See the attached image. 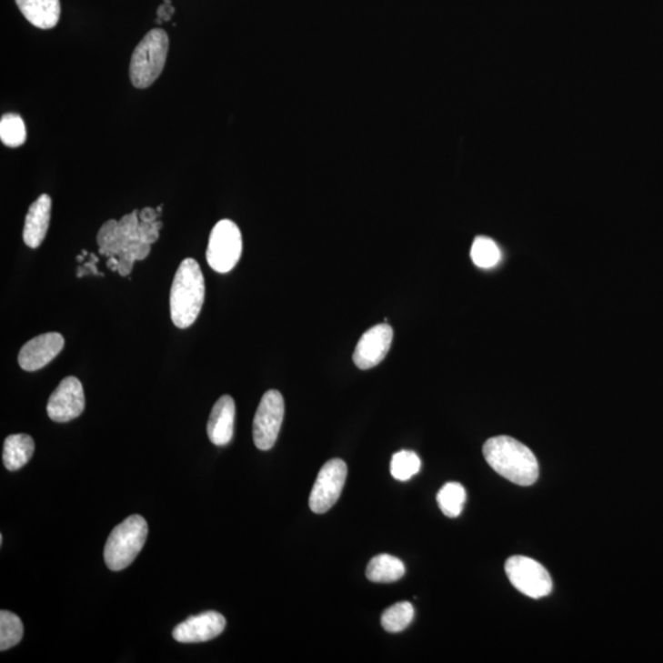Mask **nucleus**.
<instances>
[{
  "mask_svg": "<svg viewBox=\"0 0 663 663\" xmlns=\"http://www.w3.org/2000/svg\"><path fill=\"white\" fill-rule=\"evenodd\" d=\"M118 258V272L122 276H128L131 273L133 266H135L136 258L133 257L128 252H121L117 256Z\"/></svg>",
  "mask_w": 663,
  "mask_h": 663,
  "instance_id": "obj_25",
  "label": "nucleus"
},
{
  "mask_svg": "<svg viewBox=\"0 0 663 663\" xmlns=\"http://www.w3.org/2000/svg\"><path fill=\"white\" fill-rule=\"evenodd\" d=\"M0 139L9 147H17L26 142V126L16 114L5 115L0 121Z\"/></svg>",
  "mask_w": 663,
  "mask_h": 663,
  "instance_id": "obj_22",
  "label": "nucleus"
},
{
  "mask_svg": "<svg viewBox=\"0 0 663 663\" xmlns=\"http://www.w3.org/2000/svg\"><path fill=\"white\" fill-rule=\"evenodd\" d=\"M414 608L412 603L399 602L386 609L381 617V624L388 633H399L412 623Z\"/></svg>",
  "mask_w": 663,
  "mask_h": 663,
  "instance_id": "obj_19",
  "label": "nucleus"
},
{
  "mask_svg": "<svg viewBox=\"0 0 663 663\" xmlns=\"http://www.w3.org/2000/svg\"><path fill=\"white\" fill-rule=\"evenodd\" d=\"M393 328L388 324H380L367 329L354 350V364L361 370L377 367L391 348Z\"/></svg>",
  "mask_w": 663,
  "mask_h": 663,
  "instance_id": "obj_10",
  "label": "nucleus"
},
{
  "mask_svg": "<svg viewBox=\"0 0 663 663\" xmlns=\"http://www.w3.org/2000/svg\"><path fill=\"white\" fill-rule=\"evenodd\" d=\"M437 499L442 514L450 518L458 517L467 499L465 487L459 483H447L438 491Z\"/></svg>",
  "mask_w": 663,
  "mask_h": 663,
  "instance_id": "obj_18",
  "label": "nucleus"
},
{
  "mask_svg": "<svg viewBox=\"0 0 663 663\" xmlns=\"http://www.w3.org/2000/svg\"><path fill=\"white\" fill-rule=\"evenodd\" d=\"M406 567L398 558L380 554L370 560L367 568V578L373 582L388 584L405 577Z\"/></svg>",
  "mask_w": 663,
  "mask_h": 663,
  "instance_id": "obj_17",
  "label": "nucleus"
},
{
  "mask_svg": "<svg viewBox=\"0 0 663 663\" xmlns=\"http://www.w3.org/2000/svg\"><path fill=\"white\" fill-rule=\"evenodd\" d=\"M284 398L276 389L263 396L254 419V441L258 450L268 451L275 447L284 419Z\"/></svg>",
  "mask_w": 663,
  "mask_h": 663,
  "instance_id": "obj_7",
  "label": "nucleus"
},
{
  "mask_svg": "<svg viewBox=\"0 0 663 663\" xmlns=\"http://www.w3.org/2000/svg\"><path fill=\"white\" fill-rule=\"evenodd\" d=\"M65 338L57 332L45 333L29 340L19 353L20 367L25 371H37L51 363L62 349Z\"/></svg>",
  "mask_w": 663,
  "mask_h": 663,
  "instance_id": "obj_12",
  "label": "nucleus"
},
{
  "mask_svg": "<svg viewBox=\"0 0 663 663\" xmlns=\"http://www.w3.org/2000/svg\"><path fill=\"white\" fill-rule=\"evenodd\" d=\"M168 45L166 31L154 29L146 35L132 55L129 76L133 85L146 89L156 82L166 63Z\"/></svg>",
  "mask_w": 663,
  "mask_h": 663,
  "instance_id": "obj_4",
  "label": "nucleus"
},
{
  "mask_svg": "<svg viewBox=\"0 0 663 663\" xmlns=\"http://www.w3.org/2000/svg\"><path fill=\"white\" fill-rule=\"evenodd\" d=\"M484 458L505 479L521 487L532 486L538 479L536 456L522 442L510 437H496L483 447Z\"/></svg>",
  "mask_w": 663,
  "mask_h": 663,
  "instance_id": "obj_1",
  "label": "nucleus"
},
{
  "mask_svg": "<svg viewBox=\"0 0 663 663\" xmlns=\"http://www.w3.org/2000/svg\"><path fill=\"white\" fill-rule=\"evenodd\" d=\"M163 227V223L156 220L154 223H146L140 220L139 233L140 238L146 244L152 245L159 238V231Z\"/></svg>",
  "mask_w": 663,
  "mask_h": 663,
  "instance_id": "obj_24",
  "label": "nucleus"
},
{
  "mask_svg": "<svg viewBox=\"0 0 663 663\" xmlns=\"http://www.w3.org/2000/svg\"><path fill=\"white\" fill-rule=\"evenodd\" d=\"M471 258L473 263L479 268H493L500 262V248L489 237H476L471 248Z\"/></svg>",
  "mask_w": 663,
  "mask_h": 663,
  "instance_id": "obj_21",
  "label": "nucleus"
},
{
  "mask_svg": "<svg viewBox=\"0 0 663 663\" xmlns=\"http://www.w3.org/2000/svg\"><path fill=\"white\" fill-rule=\"evenodd\" d=\"M147 531L146 518L140 515L129 516L116 526L105 546V563L108 569L121 571L128 568L146 545Z\"/></svg>",
  "mask_w": 663,
  "mask_h": 663,
  "instance_id": "obj_3",
  "label": "nucleus"
},
{
  "mask_svg": "<svg viewBox=\"0 0 663 663\" xmlns=\"http://www.w3.org/2000/svg\"><path fill=\"white\" fill-rule=\"evenodd\" d=\"M205 276L198 262L185 259L178 266L170 294L171 318L178 328L195 324L205 303Z\"/></svg>",
  "mask_w": 663,
  "mask_h": 663,
  "instance_id": "obj_2",
  "label": "nucleus"
},
{
  "mask_svg": "<svg viewBox=\"0 0 663 663\" xmlns=\"http://www.w3.org/2000/svg\"><path fill=\"white\" fill-rule=\"evenodd\" d=\"M52 199L41 195L31 205L25 219L24 242L31 248H37L44 242L51 220Z\"/></svg>",
  "mask_w": 663,
  "mask_h": 663,
  "instance_id": "obj_14",
  "label": "nucleus"
},
{
  "mask_svg": "<svg viewBox=\"0 0 663 663\" xmlns=\"http://www.w3.org/2000/svg\"><path fill=\"white\" fill-rule=\"evenodd\" d=\"M505 573L512 586L527 598L538 599L552 592L553 582L548 571L531 558H508L505 564Z\"/></svg>",
  "mask_w": 663,
  "mask_h": 663,
  "instance_id": "obj_6",
  "label": "nucleus"
},
{
  "mask_svg": "<svg viewBox=\"0 0 663 663\" xmlns=\"http://www.w3.org/2000/svg\"><path fill=\"white\" fill-rule=\"evenodd\" d=\"M348 467L342 459L335 458L326 462L319 469L317 479L312 487L310 499L311 511L315 514H325L335 507L346 484Z\"/></svg>",
  "mask_w": 663,
  "mask_h": 663,
  "instance_id": "obj_8",
  "label": "nucleus"
},
{
  "mask_svg": "<svg viewBox=\"0 0 663 663\" xmlns=\"http://www.w3.org/2000/svg\"><path fill=\"white\" fill-rule=\"evenodd\" d=\"M235 402L230 396L217 399L210 413L208 427L209 440L216 447H226L234 437Z\"/></svg>",
  "mask_w": 663,
  "mask_h": 663,
  "instance_id": "obj_13",
  "label": "nucleus"
},
{
  "mask_svg": "<svg viewBox=\"0 0 663 663\" xmlns=\"http://www.w3.org/2000/svg\"><path fill=\"white\" fill-rule=\"evenodd\" d=\"M242 255V235L234 221L224 219L216 223L210 233L206 261L217 273L235 268Z\"/></svg>",
  "mask_w": 663,
  "mask_h": 663,
  "instance_id": "obj_5",
  "label": "nucleus"
},
{
  "mask_svg": "<svg viewBox=\"0 0 663 663\" xmlns=\"http://www.w3.org/2000/svg\"><path fill=\"white\" fill-rule=\"evenodd\" d=\"M85 409L82 382L69 377L63 378L47 403V414L54 422L66 423L75 419Z\"/></svg>",
  "mask_w": 663,
  "mask_h": 663,
  "instance_id": "obj_9",
  "label": "nucleus"
},
{
  "mask_svg": "<svg viewBox=\"0 0 663 663\" xmlns=\"http://www.w3.org/2000/svg\"><path fill=\"white\" fill-rule=\"evenodd\" d=\"M23 637L24 626L19 617L3 609L0 612V650L6 651L15 647Z\"/></svg>",
  "mask_w": 663,
  "mask_h": 663,
  "instance_id": "obj_20",
  "label": "nucleus"
},
{
  "mask_svg": "<svg viewBox=\"0 0 663 663\" xmlns=\"http://www.w3.org/2000/svg\"><path fill=\"white\" fill-rule=\"evenodd\" d=\"M422 468L419 456L413 451H399L393 455L391 461V475L399 482H407L416 476Z\"/></svg>",
  "mask_w": 663,
  "mask_h": 663,
  "instance_id": "obj_23",
  "label": "nucleus"
},
{
  "mask_svg": "<svg viewBox=\"0 0 663 663\" xmlns=\"http://www.w3.org/2000/svg\"><path fill=\"white\" fill-rule=\"evenodd\" d=\"M25 19L42 30L54 29L61 17L59 0H15Z\"/></svg>",
  "mask_w": 663,
  "mask_h": 663,
  "instance_id": "obj_15",
  "label": "nucleus"
},
{
  "mask_svg": "<svg viewBox=\"0 0 663 663\" xmlns=\"http://www.w3.org/2000/svg\"><path fill=\"white\" fill-rule=\"evenodd\" d=\"M226 619L223 614L208 610L199 616L189 617L172 630V637L178 643L196 644L213 640L223 633Z\"/></svg>",
  "mask_w": 663,
  "mask_h": 663,
  "instance_id": "obj_11",
  "label": "nucleus"
},
{
  "mask_svg": "<svg viewBox=\"0 0 663 663\" xmlns=\"http://www.w3.org/2000/svg\"><path fill=\"white\" fill-rule=\"evenodd\" d=\"M157 216H159V213L153 208H144L142 212H139V219L146 221V223H154V221H156Z\"/></svg>",
  "mask_w": 663,
  "mask_h": 663,
  "instance_id": "obj_26",
  "label": "nucleus"
},
{
  "mask_svg": "<svg viewBox=\"0 0 663 663\" xmlns=\"http://www.w3.org/2000/svg\"><path fill=\"white\" fill-rule=\"evenodd\" d=\"M35 452L34 438L27 434L10 435L5 438L3 450V462L6 469L15 472L23 468L33 457Z\"/></svg>",
  "mask_w": 663,
  "mask_h": 663,
  "instance_id": "obj_16",
  "label": "nucleus"
},
{
  "mask_svg": "<svg viewBox=\"0 0 663 663\" xmlns=\"http://www.w3.org/2000/svg\"><path fill=\"white\" fill-rule=\"evenodd\" d=\"M107 266L111 270H118V258L117 257H110L107 262Z\"/></svg>",
  "mask_w": 663,
  "mask_h": 663,
  "instance_id": "obj_27",
  "label": "nucleus"
}]
</instances>
